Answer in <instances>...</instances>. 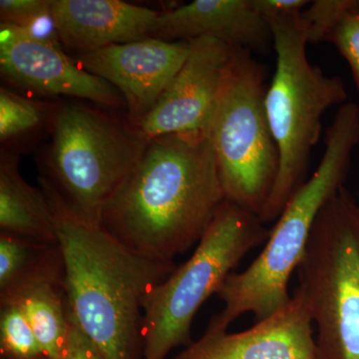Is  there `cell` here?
<instances>
[{
  "mask_svg": "<svg viewBox=\"0 0 359 359\" xmlns=\"http://www.w3.org/2000/svg\"><path fill=\"white\" fill-rule=\"evenodd\" d=\"M0 20L1 23L27 30L36 27L33 34L39 33V27H54L50 16V0H1Z\"/></svg>",
  "mask_w": 359,
  "mask_h": 359,
  "instance_id": "21",
  "label": "cell"
},
{
  "mask_svg": "<svg viewBox=\"0 0 359 359\" xmlns=\"http://www.w3.org/2000/svg\"><path fill=\"white\" fill-rule=\"evenodd\" d=\"M325 149L318 169L290 198L261 254L240 273H231L217 295L224 308L215 314L205 335L228 332L245 313L259 321L290 301V276L306 252L318 214L344 186L351 159L359 144V107L353 102L340 106L327 130Z\"/></svg>",
  "mask_w": 359,
  "mask_h": 359,
  "instance_id": "3",
  "label": "cell"
},
{
  "mask_svg": "<svg viewBox=\"0 0 359 359\" xmlns=\"http://www.w3.org/2000/svg\"><path fill=\"white\" fill-rule=\"evenodd\" d=\"M65 259L58 244L0 233V304L13 302L33 285H65Z\"/></svg>",
  "mask_w": 359,
  "mask_h": 359,
  "instance_id": "16",
  "label": "cell"
},
{
  "mask_svg": "<svg viewBox=\"0 0 359 359\" xmlns=\"http://www.w3.org/2000/svg\"><path fill=\"white\" fill-rule=\"evenodd\" d=\"M159 13L121 0H50L59 43L78 55L151 37Z\"/></svg>",
  "mask_w": 359,
  "mask_h": 359,
  "instance_id": "14",
  "label": "cell"
},
{
  "mask_svg": "<svg viewBox=\"0 0 359 359\" xmlns=\"http://www.w3.org/2000/svg\"><path fill=\"white\" fill-rule=\"evenodd\" d=\"M70 313V311H69ZM70 337L65 351L59 359H104L96 346L77 327L71 316Z\"/></svg>",
  "mask_w": 359,
  "mask_h": 359,
  "instance_id": "23",
  "label": "cell"
},
{
  "mask_svg": "<svg viewBox=\"0 0 359 359\" xmlns=\"http://www.w3.org/2000/svg\"><path fill=\"white\" fill-rule=\"evenodd\" d=\"M42 178L78 216L101 224L106 204L141 159L149 140L130 121L81 102L61 103Z\"/></svg>",
  "mask_w": 359,
  "mask_h": 359,
  "instance_id": "5",
  "label": "cell"
},
{
  "mask_svg": "<svg viewBox=\"0 0 359 359\" xmlns=\"http://www.w3.org/2000/svg\"><path fill=\"white\" fill-rule=\"evenodd\" d=\"M356 0H316L302 13L309 44L328 42L340 20Z\"/></svg>",
  "mask_w": 359,
  "mask_h": 359,
  "instance_id": "20",
  "label": "cell"
},
{
  "mask_svg": "<svg viewBox=\"0 0 359 359\" xmlns=\"http://www.w3.org/2000/svg\"><path fill=\"white\" fill-rule=\"evenodd\" d=\"M302 13L266 20L273 33L276 72L266 93L269 126L280 158L278 177L259 219L276 221L308 180L311 152L320 138L327 109L346 103L341 78L328 76L309 62Z\"/></svg>",
  "mask_w": 359,
  "mask_h": 359,
  "instance_id": "4",
  "label": "cell"
},
{
  "mask_svg": "<svg viewBox=\"0 0 359 359\" xmlns=\"http://www.w3.org/2000/svg\"><path fill=\"white\" fill-rule=\"evenodd\" d=\"M0 358L47 359L18 304L0 306Z\"/></svg>",
  "mask_w": 359,
  "mask_h": 359,
  "instance_id": "19",
  "label": "cell"
},
{
  "mask_svg": "<svg viewBox=\"0 0 359 359\" xmlns=\"http://www.w3.org/2000/svg\"><path fill=\"white\" fill-rule=\"evenodd\" d=\"M264 76L252 52L235 48L207 128L226 200L259 217L280 166Z\"/></svg>",
  "mask_w": 359,
  "mask_h": 359,
  "instance_id": "8",
  "label": "cell"
},
{
  "mask_svg": "<svg viewBox=\"0 0 359 359\" xmlns=\"http://www.w3.org/2000/svg\"><path fill=\"white\" fill-rule=\"evenodd\" d=\"M226 201L207 130L149 141L101 226L137 254L174 262L199 244Z\"/></svg>",
  "mask_w": 359,
  "mask_h": 359,
  "instance_id": "1",
  "label": "cell"
},
{
  "mask_svg": "<svg viewBox=\"0 0 359 359\" xmlns=\"http://www.w3.org/2000/svg\"><path fill=\"white\" fill-rule=\"evenodd\" d=\"M151 37L166 41L211 37L259 55L273 48L271 27L250 0H195L162 11Z\"/></svg>",
  "mask_w": 359,
  "mask_h": 359,
  "instance_id": "13",
  "label": "cell"
},
{
  "mask_svg": "<svg viewBox=\"0 0 359 359\" xmlns=\"http://www.w3.org/2000/svg\"><path fill=\"white\" fill-rule=\"evenodd\" d=\"M65 266L71 316L104 359H143V304L177 269L142 256L78 216L42 177Z\"/></svg>",
  "mask_w": 359,
  "mask_h": 359,
  "instance_id": "2",
  "label": "cell"
},
{
  "mask_svg": "<svg viewBox=\"0 0 359 359\" xmlns=\"http://www.w3.org/2000/svg\"><path fill=\"white\" fill-rule=\"evenodd\" d=\"M8 304H18L22 309L47 359L60 358L67 346L71 330L65 285H33Z\"/></svg>",
  "mask_w": 359,
  "mask_h": 359,
  "instance_id": "17",
  "label": "cell"
},
{
  "mask_svg": "<svg viewBox=\"0 0 359 359\" xmlns=\"http://www.w3.org/2000/svg\"><path fill=\"white\" fill-rule=\"evenodd\" d=\"M252 7L264 20L269 18L295 15L309 6L306 0H250Z\"/></svg>",
  "mask_w": 359,
  "mask_h": 359,
  "instance_id": "24",
  "label": "cell"
},
{
  "mask_svg": "<svg viewBox=\"0 0 359 359\" xmlns=\"http://www.w3.org/2000/svg\"><path fill=\"white\" fill-rule=\"evenodd\" d=\"M189 52V41L148 37L80 54L77 62L121 93L128 119L137 125L155 107Z\"/></svg>",
  "mask_w": 359,
  "mask_h": 359,
  "instance_id": "10",
  "label": "cell"
},
{
  "mask_svg": "<svg viewBox=\"0 0 359 359\" xmlns=\"http://www.w3.org/2000/svg\"><path fill=\"white\" fill-rule=\"evenodd\" d=\"M308 299L297 287L290 301L244 332L203 334L172 359H316Z\"/></svg>",
  "mask_w": 359,
  "mask_h": 359,
  "instance_id": "12",
  "label": "cell"
},
{
  "mask_svg": "<svg viewBox=\"0 0 359 359\" xmlns=\"http://www.w3.org/2000/svg\"><path fill=\"white\" fill-rule=\"evenodd\" d=\"M269 233L257 214L224 201L190 259L146 297L143 359H166L177 347L191 346L201 306Z\"/></svg>",
  "mask_w": 359,
  "mask_h": 359,
  "instance_id": "6",
  "label": "cell"
},
{
  "mask_svg": "<svg viewBox=\"0 0 359 359\" xmlns=\"http://www.w3.org/2000/svg\"><path fill=\"white\" fill-rule=\"evenodd\" d=\"M189 42L185 63L153 110L136 125L149 141L208 128L235 48L211 37Z\"/></svg>",
  "mask_w": 359,
  "mask_h": 359,
  "instance_id": "11",
  "label": "cell"
},
{
  "mask_svg": "<svg viewBox=\"0 0 359 359\" xmlns=\"http://www.w3.org/2000/svg\"><path fill=\"white\" fill-rule=\"evenodd\" d=\"M0 72L18 88L43 96L85 99L106 108H126L119 91L62 51L58 42L25 28L0 25Z\"/></svg>",
  "mask_w": 359,
  "mask_h": 359,
  "instance_id": "9",
  "label": "cell"
},
{
  "mask_svg": "<svg viewBox=\"0 0 359 359\" xmlns=\"http://www.w3.org/2000/svg\"><path fill=\"white\" fill-rule=\"evenodd\" d=\"M0 233L58 244L48 201L21 176L20 153L7 150L0 157Z\"/></svg>",
  "mask_w": 359,
  "mask_h": 359,
  "instance_id": "15",
  "label": "cell"
},
{
  "mask_svg": "<svg viewBox=\"0 0 359 359\" xmlns=\"http://www.w3.org/2000/svg\"><path fill=\"white\" fill-rule=\"evenodd\" d=\"M297 275L316 359H359V201L346 185L318 214Z\"/></svg>",
  "mask_w": 359,
  "mask_h": 359,
  "instance_id": "7",
  "label": "cell"
},
{
  "mask_svg": "<svg viewBox=\"0 0 359 359\" xmlns=\"http://www.w3.org/2000/svg\"><path fill=\"white\" fill-rule=\"evenodd\" d=\"M60 102L35 100L0 87L1 150L18 153L21 145L50 131Z\"/></svg>",
  "mask_w": 359,
  "mask_h": 359,
  "instance_id": "18",
  "label": "cell"
},
{
  "mask_svg": "<svg viewBox=\"0 0 359 359\" xmlns=\"http://www.w3.org/2000/svg\"><path fill=\"white\" fill-rule=\"evenodd\" d=\"M328 42L337 47L348 63L359 94V0L340 20Z\"/></svg>",
  "mask_w": 359,
  "mask_h": 359,
  "instance_id": "22",
  "label": "cell"
}]
</instances>
